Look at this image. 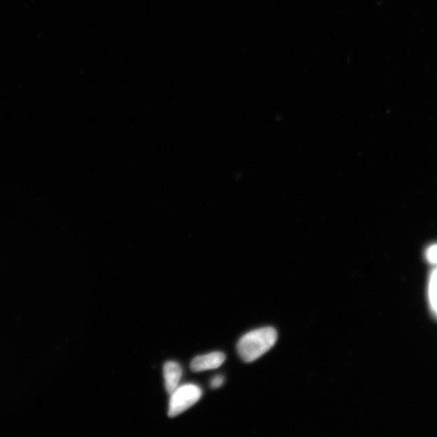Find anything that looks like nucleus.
<instances>
[{"instance_id": "nucleus-5", "label": "nucleus", "mask_w": 437, "mask_h": 437, "mask_svg": "<svg viewBox=\"0 0 437 437\" xmlns=\"http://www.w3.org/2000/svg\"><path fill=\"white\" fill-rule=\"evenodd\" d=\"M427 259L431 264L437 265V245L431 246L427 251Z\"/></svg>"}, {"instance_id": "nucleus-1", "label": "nucleus", "mask_w": 437, "mask_h": 437, "mask_svg": "<svg viewBox=\"0 0 437 437\" xmlns=\"http://www.w3.org/2000/svg\"><path fill=\"white\" fill-rule=\"evenodd\" d=\"M278 334L273 327H264L252 331L240 339L238 344L239 356L244 361H256L275 346Z\"/></svg>"}, {"instance_id": "nucleus-3", "label": "nucleus", "mask_w": 437, "mask_h": 437, "mask_svg": "<svg viewBox=\"0 0 437 437\" xmlns=\"http://www.w3.org/2000/svg\"><path fill=\"white\" fill-rule=\"evenodd\" d=\"M225 359V354L222 352H217L204 354V356L195 357L190 364V368L195 373L217 368L224 364Z\"/></svg>"}, {"instance_id": "nucleus-2", "label": "nucleus", "mask_w": 437, "mask_h": 437, "mask_svg": "<svg viewBox=\"0 0 437 437\" xmlns=\"http://www.w3.org/2000/svg\"><path fill=\"white\" fill-rule=\"evenodd\" d=\"M202 390L198 385L187 384L177 388L171 394L168 415L173 418L186 411L201 398Z\"/></svg>"}, {"instance_id": "nucleus-6", "label": "nucleus", "mask_w": 437, "mask_h": 437, "mask_svg": "<svg viewBox=\"0 0 437 437\" xmlns=\"http://www.w3.org/2000/svg\"><path fill=\"white\" fill-rule=\"evenodd\" d=\"M224 379L222 376H217L215 377L212 382H210V387L213 389H217L221 387L224 384Z\"/></svg>"}, {"instance_id": "nucleus-4", "label": "nucleus", "mask_w": 437, "mask_h": 437, "mask_svg": "<svg viewBox=\"0 0 437 437\" xmlns=\"http://www.w3.org/2000/svg\"><path fill=\"white\" fill-rule=\"evenodd\" d=\"M182 375V370L179 364L168 361L164 365V378L166 388L169 394H172L178 388Z\"/></svg>"}]
</instances>
